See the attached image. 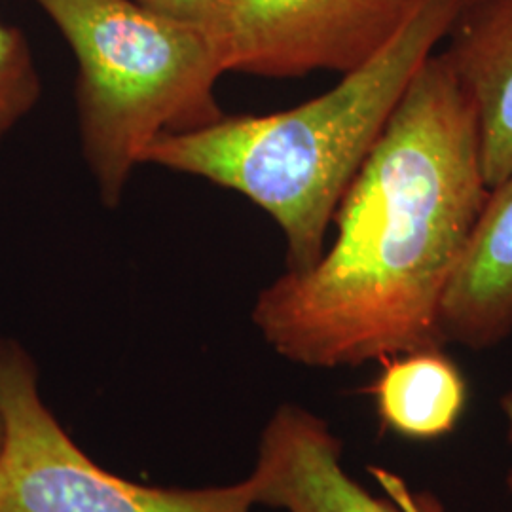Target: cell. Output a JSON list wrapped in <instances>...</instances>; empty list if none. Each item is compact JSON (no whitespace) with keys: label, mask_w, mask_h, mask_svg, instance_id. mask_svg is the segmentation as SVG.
I'll list each match as a JSON object with an SVG mask.
<instances>
[{"label":"cell","mask_w":512,"mask_h":512,"mask_svg":"<svg viewBox=\"0 0 512 512\" xmlns=\"http://www.w3.org/2000/svg\"><path fill=\"white\" fill-rule=\"evenodd\" d=\"M0 446H2V421H0Z\"/></svg>","instance_id":"5bb4252c"},{"label":"cell","mask_w":512,"mask_h":512,"mask_svg":"<svg viewBox=\"0 0 512 512\" xmlns=\"http://www.w3.org/2000/svg\"><path fill=\"white\" fill-rule=\"evenodd\" d=\"M442 57L471 97L484 183L512 175V0H467Z\"/></svg>","instance_id":"52a82bcc"},{"label":"cell","mask_w":512,"mask_h":512,"mask_svg":"<svg viewBox=\"0 0 512 512\" xmlns=\"http://www.w3.org/2000/svg\"><path fill=\"white\" fill-rule=\"evenodd\" d=\"M507 486H509V490H511V494H512V471H511V475H509V478H507Z\"/></svg>","instance_id":"4fadbf2b"},{"label":"cell","mask_w":512,"mask_h":512,"mask_svg":"<svg viewBox=\"0 0 512 512\" xmlns=\"http://www.w3.org/2000/svg\"><path fill=\"white\" fill-rule=\"evenodd\" d=\"M42 76L25 33L0 21V145L37 109Z\"/></svg>","instance_id":"30bf717a"},{"label":"cell","mask_w":512,"mask_h":512,"mask_svg":"<svg viewBox=\"0 0 512 512\" xmlns=\"http://www.w3.org/2000/svg\"><path fill=\"white\" fill-rule=\"evenodd\" d=\"M0 512H251L249 480L207 488L145 486L95 463L40 393L37 361L0 336Z\"/></svg>","instance_id":"277c9868"},{"label":"cell","mask_w":512,"mask_h":512,"mask_svg":"<svg viewBox=\"0 0 512 512\" xmlns=\"http://www.w3.org/2000/svg\"><path fill=\"white\" fill-rule=\"evenodd\" d=\"M501 412H503L505 421H507V437H509L512 444V391H509L507 395H503V399H501Z\"/></svg>","instance_id":"7c38bea8"},{"label":"cell","mask_w":512,"mask_h":512,"mask_svg":"<svg viewBox=\"0 0 512 512\" xmlns=\"http://www.w3.org/2000/svg\"><path fill=\"white\" fill-rule=\"evenodd\" d=\"M137 2L156 14L203 27L224 40L228 38L234 4H236V0H137Z\"/></svg>","instance_id":"8fae6325"},{"label":"cell","mask_w":512,"mask_h":512,"mask_svg":"<svg viewBox=\"0 0 512 512\" xmlns=\"http://www.w3.org/2000/svg\"><path fill=\"white\" fill-rule=\"evenodd\" d=\"M370 385L376 412L389 431L412 440L450 435L467 404V382L442 348L385 359Z\"/></svg>","instance_id":"9c48e42d"},{"label":"cell","mask_w":512,"mask_h":512,"mask_svg":"<svg viewBox=\"0 0 512 512\" xmlns=\"http://www.w3.org/2000/svg\"><path fill=\"white\" fill-rule=\"evenodd\" d=\"M418 0H236L228 73L346 74L378 54Z\"/></svg>","instance_id":"5b68a950"},{"label":"cell","mask_w":512,"mask_h":512,"mask_svg":"<svg viewBox=\"0 0 512 512\" xmlns=\"http://www.w3.org/2000/svg\"><path fill=\"white\" fill-rule=\"evenodd\" d=\"M73 50L82 158L105 207H118L147 148L224 116L226 40L137 0H33Z\"/></svg>","instance_id":"3957f363"},{"label":"cell","mask_w":512,"mask_h":512,"mask_svg":"<svg viewBox=\"0 0 512 512\" xmlns=\"http://www.w3.org/2000/svg\"><path fill=\"white\" fill-rule=\"evenodd\" d=\"M488 196L473 101L433 54L349 184L332 243L258 293L253 325L308 368L444 348L442 302Z\"/></svg>","instance_id":"6da1fadb"},{"label":"cell","mask_w":512,"mask_h":512,"mask_svg":"<svg viewBox=\"0 0 512 512\" xmlns=\"http://www.w3.org/2000/svg\"><path fill=\"white\" fill-rule=\"evenodd\" d=\"M465 2L418 0L384 48L329 92L293 109L224 114L207 128L164 135L141 164L238 192L281 230L287 270H308L327 247L349 184Z\"/></svg>","instance_id":"7a4b0ae2"},{"label":"cell","mask_w":512,"mask_h":512,"mask_svg":"<svg viewBox=\"0 0 512 512\" xmlns=\"http://www.w3.org/2000/svg\"><path fill=\"white\" fill-rule=\"evenodd\" d=\"M247 476L255 505L285 512H446L389 469L368 467L384 495L368 492L342 463L344 444L327 420L300 404L277 406Z\"/></svg>","instance_id":"8992f818"},{"label":"cell","mask_w":512,"mask_h":512,"mask_svg":"<svg viewBox=\"0 0 512 512\" xmlns=\"http://www.w3.org/2000/svg\"><path fill=\"white\" fill-rule=\"evenodd\" d=\"M446 342L494 348L512 334V175L490 190L442 302Z\"/></svg>","instance_id":"ba28073f"}]
</instances>
